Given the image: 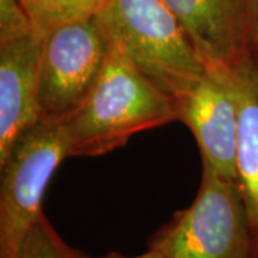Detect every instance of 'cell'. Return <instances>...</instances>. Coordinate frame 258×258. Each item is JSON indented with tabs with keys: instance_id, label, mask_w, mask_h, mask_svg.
<instances>
[{
	"instance_id": "obj_1",
	"label": "cell",
	"mask_w": 258,
	"mask_h": 258,
	"mask_svg": "<svg viewBox=\"0 0 258 258\" xmlns=\"http://www.w3.org/2000/svg\"><path fill=\"white\" fill-rule=\"evenodd\" d=\"M179 120V105L111 43L98 82L63 120L68 157H99L123 147L142 131Z\"/></svg>"
},
{
	"instance_id": "obj_2",
	"label": "cell",
	"mask_w": 258,
	"mask_h": 258,
	"mask_svg": "<svg viewBox=\"0 0 258 258\" xmlns=\"http://www.w3.org/2000/svg\"><path fill=\"white\" fill-rule=\"evenodd\" d=\"M96 18L109 42L178 103L207 74L201 56L164 0H105Z\"/></svg>"
},
{
	"instance_id": "obj_3",
	"label": "cell",
	"mask_w": 258,
	"mask_h": 258,
	"mask_svg": "<svg viewBox=\"0 0 258 258\" xmlns=\"http://www.w3.org/2000/svg\"><path fill=\"white\" fill-rule=\"evenodd\" d=\"M151 248L165 258H254L248 211L238 184L203 166L194 203L157 232Z\"/></svg>"
},
{
	"instance_id": "obj_4",
	"label": "cell",
	"mask_w": 258,
	"mask_h": 258,
	"mask_svg": "<svg viewBox=\"0 0 258 258\" xmlns=\"http://www.w3.org/2000/svg\"><path fill=\"white\" fill-rule=\"evenodd\" d=\"M68 158L63 122L40 119L0 162V258H16L57 166Z\"/></svg>"
},
{
	"instance_id": "obj_5",
	"label": "cell",
	"mask_w": 258,
	"mask_h": 258,
	"mask_svg": "<svg viewBox=\"0 0 258 258\" xmlns=\"http://www.w3.org/2000/svg\"><path fill=\"white\" fill-rule=\"evenodd\" d=\"M109 49L96 15L57 25L42 37L37 72L42 119L63 122L82 105L101 76Z\"/></svg>"
},
{
	"instance_id": "obj_6",
	"label": "cell",
	"mask_w": 258,
	"mask_h": 258,
	"mask_svg": "<svg viewBox=\"0 0 258 258\" xmlns=\"http://www.w3.org/2000/svg\"><path fill=\"white\" fill-rule=\"evenodd\" d=\"M207 69L227 71L258 50V0H164Z\"/></svg>"
},
{
	"instance_id": "obj_7",
	"label": "cell",
	"mask_w": 258,
	"mask_h": 258,
	"mask_svg": "<svg viewBox=\"0 0 258 258\" xmlns=\"http://www.w3.org/2000/svg\"><path fill=\"white\" fill-rule=\"evenodd\" d=\"M179 105V122L192 132L204 168L237 182L238 105L230 69H207Z\"/></svg>"
},
{
	"instance_id": "obj_8",
	"label": "cell",
	"mask_w": 258,
	"mask_h": 258,
	"mask_svg": "<svg viewBox=\"0 0 258 258\" xmlns=\"http://www.w3.org/2000/svg\"><path fill=\"white\" fill-rule=\"evenodd\" d=\"M42 39L35 33L0 43V162L40 118L37 72Z\"/></svg>"
},
{
	"instance_id": "obj_9",
	"label": "cell",
	"mask_w": 258,
	"mask_h": 258,
	"mask_svg": "<svg viewBox=\"0 0 258 258\" xmlns=\"http://www.w3.org/2000/svg\"><path fill=\"white\" fill-rule=\"evenodd\" d=\"M238 105L237 184L248 211L258 252V60L249 56L230 69ZM257 255V254H255Z\"/></svg>"
},
{
	"instance_id": "obj_10",
	"label": "cell",
	"mask_w": 258,
	"mask_h": 258,
	"mask_svg": "<svg viewBox=\"0 0 258 258\" xmlns=\"http://www.w3.org/2000/svg\"><path fill=\"white\" fill-rule=\"evenodd\" d=\"M26 10L33 33L40 39L50 29L71 20L91 18L105 0H20Z\"/></svg>"
},
{
	"instance_id": "obj_11",
	"label": "cell",
	"mask_w": 258,
	"mask_h": 258,
	"mask_svg": "<svg viewBox=\"0 0 258 258\" xmlns=\"http://www.w3.org/2000/svg\"><path fill=\"white\" fill-rule=\"evenodd\" d=\"M16 258H81V251L71 248L42 214L26 234Z\"/></svg>"
},
{
	"instance_id": "obj_12",
	"label": "cell",
	"mask_w": 258,
	"mask_h": 258,
	"mask_svg": "<svg viewBox=\"0 0 258 258\" xmlns=\"http://www.w3.org/2000/svg\"><path fill=\"white\" fill-rule=\"evenodd\" d=\"M33 33L20 0H0V43Z\"/></svg>"
},
{
	"instance_id": "obj_13",
	"label": "cell",
	"mask_w": 258,
	"mask_h": 258,
	"mask_svg": "<svg viewBox=\"0 0 258 258\" xmlns=\"http://www.w3.org/2000/svg\"><path fill=\"white\" fill-rule=\"evenodd\" d=\"M81 258H165L159 251H157L155 248H149L147 252L144 254H139V255H134V257H126L123 254H119V252H109L106 255H102V257H91V255H86L81 252Z\"/></svg>"
},
{
	"instance_id": "obj_14",
	"label": "cell",
	"mask_w": 258,
	"mask_h": 258,
	"mask_svg": "<svg viewBox=\"0 0 258 258\" xmlns=\"http://www.w3.org/2000/svg\"><path fill=\"white\" fill-rule=\"evenodd\" d=\"M254 258H258V252H257V255H255V257H254Z\"/></svg>"
}]
</instances>
